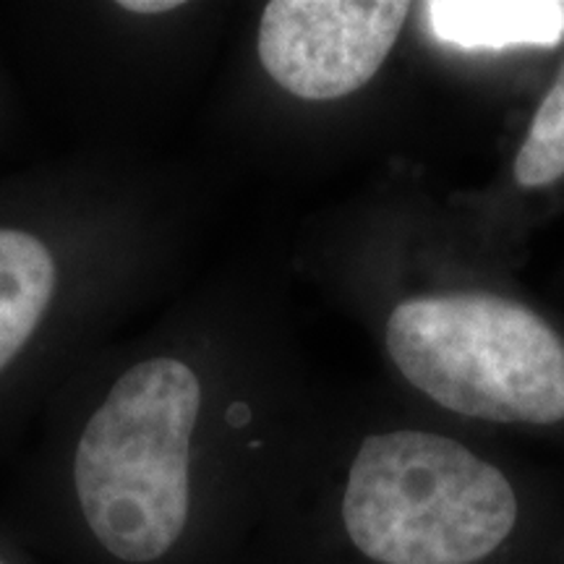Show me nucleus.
Returning a JSON list of instances; mask_svg holds the SVG:
<instances>
[{"label": "nucleus", "mask_w": 564, "mask_h": 564, "mask_svg": "<svg viewBox=\"0 0 564 564\" xmlns=\"http://www.w3.org/2000/svg\"><path fill=\"white\" fill-rule=\"evenodd\" d=\"M202 408L192 366L150 358L118 379L84 426L74 481L84 520L118 560L154 562L181 539L192 507L188 442Z\"/></svg>", "instance_id": "f257e3e1"}, {"label": "nucleus", "mask_w": 564, "mask_h": 564, "mask_svg": "<svg viewBox=\"0 0 564 564\" xmlns=\"http://www.w3.org/2000/svg\"><path fill=\"white\" fill-rule=\"evenodd\" d=\"M518 494L497 465L447 436H366L350 465L343 523L377 564H476L518 523Z\"/></svg>", "instance_id": "f03ea898"}, {"label": "nucleus", "mask_w": 564, "mask_h": 564, "mask_svg": "<svg viewBox=\"0 0 564 564\" xmlns=\"http://www.w3.org/2000/svg\"><path fill=\"white\" fill-rule=\"evenodd\" d=\"M387 350L447 411L497 423L564 419V343L520 303L486 293L405 301L387 324Z\"/></svg>", "instance_id": "7ed1b4c3"}, {"label": "nucleus", "mask_w": 564, "mask_h": 564, "mask_svg": "<svg viewBox=\"0 0 564 564\" xmlns=\"http://www.w3.org/2000/svg\"><path fill=\"white\" fill-rule=\"evenodd\" d=\"M411 3L272 0L259 26V61L301 100H340L366 87L390 55Z\"/></svg>", "instance_id": "20e7f679"}, {"label": "nucleus", "mask_w": 564, "mask_h": 564, "mask_svg": "<svg viewBox=\"0 0 564 564\" xmlns=\"http://www.w3.org/2000/svg\"><path fill=\"white\" fill-rule=\"evenodd\" d=\"M423 11L436 40L468 53L554 47L564 37L560 0H434Z\"/></svg>", "instance_id": "39448f33"}, {"label": "nucleus", "mask_w": 564, "mask_h": 564, "mask_svg": "<svg viewBox=\"0 0 564 564\" xmlns=\"http://www.w3.org/2000/svg\"><path fill=\"white\" fill-rule=\"evenodd\" d=\"M53 253L30 232L0 228V371L30 343L55 293Z\"/></svg>", "instance_id": "423d86ee"}, {"label": "nucleus", "mask_w": 564, "mask_h": 564, "mask_svg": "<svg viewBox=\"0 0 564 564\" xmlns=\"http://www.w3.org/2000/svg\"><path fill=\"white\" fill-rule=\"evenodd\" d=\"M564 175V66L535 110L531 129L514 160V178L525 188H541Z\"/></svg>", "instance_id": "0eeeda50"}, {"label": "nucleus", "mask_w": 564, "mask_h": 564, "mask_svg": "<svg viewBox=\"0 0 564 564\" xmlns=\"http://www.w3.org/2000/svg\"><path fill=\"white\" fill-rule=\"evenodd\" d=\"M121 6L123 11H131V13H165V11H173L178 9V0H123Z\"/></svg>", "instance_id": "6e6552de"}, {"label": "nucleus", "mask_w": 564, "mask_h": 564, "mask_svg": "<svg viewBox=\"0 0 564 564\" xmlns=\"http://www.w3.org/2000/svg\"><path fill=\"white\" fill-rule=\"evenodd\" d=\"M230 419L236 421V423H243V421H249V408L241 405V403H238V405H232V408H230Z\"/></svg>", "instance_id": "1a4fd4ad"}, {"label": "nucleus", "mask_w": 564, "mask_h": 564, "mask_svg": "<svg viewBox=\"0 0 564 564\" xmlns=\"http://www.w3.org/2000/svg\"><path fill=\"white\" fill-rule=\"evenodd\" d=\"M0 564H3V562H0Z\"/></svg>", "instance_id": "9d476101"}]
</instances>
